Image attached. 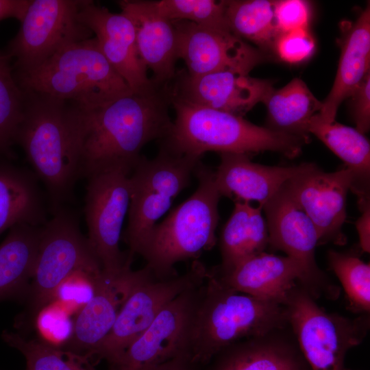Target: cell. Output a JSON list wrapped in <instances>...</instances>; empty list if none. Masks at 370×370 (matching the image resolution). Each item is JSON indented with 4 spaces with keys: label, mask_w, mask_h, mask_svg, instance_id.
I'll use <instances>...</instances> for the list:
<instances>
[{
    "label": "cell",
    "mask_w": 370,
    "mask_h": 370,
    "mask_svg": "<svg viewBox=\"0 0 370 370\" xmlns=\"http://www.w3.org/2000/svg\"><path fill=\"white\" fill-rule=\"evenodd\" d=\"M23 92V114L15 143L44 184L53 212L73 197L75 184L82 177L84 145L92 112L71 101Z\"/></svg>",
    "instance_id": "obj_1"
},
{
    "label": "cell",
    "mask_w": 370,
    "mask_h": 370,
    "mask_svg": "<svg viewBox=\"0 0 370 370\" xmlns=\"http://www.w3.org/2000/svg\"><path fill=\"white\" fill-rule=\"evenodd\" d=\"M171 86L153 80L130 90L90 114L84 145L82 177L123 168L132 171L149 142L162 140L173 121Z\"/></svg>",
    "instance_id": "obj_2"
},
{
    "label": "cell",
    "mask_w": 370,
    "mask_h": 370,
    "mask_svg": "<svg viewBox=\"0 0 370 370\" xmlns=\"http://www.w3.org/2000/svg\"><path fill=\"white\" fill-rule=\"evenodd\" d=\"M175 118L161 145L182 155L201 158L204 153L249 155L264 151L297 156L309 139L258 126L243 116L194 104L172 95Z\"/></svg>",
    "instance_id": "obj_3"
},
{
    "label": "cell",
    "mask_w": 370,
    "mask_h": 370,
    "mask_svg": "<svg viewBox=\"0 0 370 370\" xmlns=\"http://www.w3.org/2000/svg\"><path fill=\"white\" fill-rule=\"evenodd\" d=\"M288 325L284 304L236 291L208 269L194 316L190 354L195 363L207 365L237 341Z\"/></svg>",
    "instance_id": "obj_4"
},
{
    "label": "cell",
    "mask_w": 370,
    "mask_h": 370,
    "mask_svg": "<svg viewBox=\"0 0 370 370\" xmlns=\"http://www.w3.org/2000/svg\"><path fill=\"white\" fill-rule=\"evenodd\" d=\"M193 174L196 190L153 227L138 253L156 280L177 276V262L196 259L216 245L221 195L214 171L200 160Z\"/></svg>",
    "instance_id": "obj_5"
},
{
    "label": "cell",
    "mask_w": 370,
    "mask_h": 370,
    "mask_svg": "<svg viewBox=\"0 0 370 370\" xmlns=\"http://www.w3.org/2000/svg\"><path fill=\"white\" fill-rule=\"evenodd\" d=\"M13 74L23 90L71 101L88 112L132 90L94 36L66 47L34 69Z\"/></svg>",
    "instance_id": "obj_6"
},
{
    "label": "cell",
    "mask_w": 370,
    "mask_h": 370,
    "mask_svg": "<svg viewBox=\"0 0 370 370\" xmlns=\"http://www.w3.org/2000/svg\"><path fill=\"white\" fill-rule=\"evenodd\" d=\"M284 305L288 326L310 369L347 370L345 356L367 335L369 313L351 318L328 312L299 283L288 293Z\"/></svg>",
    "instance_id": "obj_7"
},
{
    "label": "cell",
    "mask_w": 370,
    "mask_h": 370,
    "mask_svg": "<svg viewBox=\"0 0 370 370\" xmlns=\"http://www.w3.org/2000/svg\"><path fill=\"white\" fill-rule=\"evenodd\" d=\"M200 159L173 153L162 146L153 159L140 156L130 176L128 221L121 236L131 256L138 254L157 221L190 185Z\"/></svg>",
    "instance_id": "obj_8"
},
{
    "label": "cell",
    "mask_w": 370,
    "mask_h": 370,
    "mask_svg": "<svg viewBox=\"0 0 370 370\" xmlns=\"http://www.w3.org/2000/svg\"><path fill=\"white\" fill-rule=\"evenodd\" d=\"M102 271L74 212L59 207L42 225L33 275L25 297L34 315L53 299L55 292L76 271Z\"/></svg>",
    "instance_id": "obj_9"
},
{
    "label": "cell",
    "mask_w": 370,
    "mask_h": 370,
    "mask_svg": "<svg viewBox=\"0 0 370 370\" xmlns=\"http://www.w3.org/2000/svg\"><path fill=\"white\" fill-rule=\"evenodd\" d=\"M83 0H30L6 52L13 71L34 69L66 47L93 37L79 16Z\"/></svg>",
    "instance_id": "obj_10"
},
{
    "label": "cell",
    "mask_w": 370,
    "mask_h": 370,
    "mask_svg": "<svg viewBox=\"0 0 370 370\" xmlns=\"http://www.w3.org/2000/svg\"><path fill=\"white\" fill-rule=\"evenodd\" d=\"M131 171L115 168L87 177L84 215L88 240L102 271L116 273L133 257L121 251L122 227L130 202Z\"/></svg>",
    "instance_id": "obj_11"
},
{
    "label": "cell",
    "mask_w": 370,
    "mask_h": 370,
    "mask_svg": "<svg viewBox=\"0 0 370 370\" xmlns=\"http://www.w3.org/2000/svg\"><path fill=\"white\" fill-rule=\"evenodd\" d=\"M207 271L197 260L186 273L171 278L156 280L150 271L133 288L92 357L106 360L110 367L115 365L162 308L184 291L203 284Z\"/></svg>",
    "instance_id": "obj_12"
},
{
    "label": "cell",
    "mask_w": 370,
    "mask_h": 370,
    "mask_svg": "<svg viewBox=\"0 0 370 370\" xmlns=\"http://www.w3.org/2000/svg\"><path fill=\"white\" fill-rule=\"evenodd\" d=\"M269 234V244L286 254L300 266L303 278L299 283L315 299L335 300L340 290L318 267L315 248L319 244L317 230L291 196L286 183L262 206Z\"/></svg>",
    "instance_id": "obj_13"
},
{
    "label": "cell",
    "mask_w": 370,
    "mask_h": 370,
    "mask_svg": "<svg viewBox=\"0 0 370 370\" xmlns=\"http://www.w3.org/2000/svg\"><path fill=\"white\" fill-rule=\"evenodd\" d=\"M204 283L184 291L166 304L109 370H148L190 353V333Z\"/></svg>",
    "instance_id": "obj_14"
},
{
    "label": "cell",
    "mask_w": 370,
    "mask_h": 370,
    "mask_svg": "<svg viewBox=\"0 0 370 370\" xmlns=\"http://www.w3.org/2000/svg\"><path fill=\"white\" fill-rule=\"evenodd\" d=\"M177 38L178 59L190 76L221 71L249 73L265 60L263 51L234 35L230 30L172 21Z\"/></svg>",
    "instance_id": "obj_15"
},
{
    "label": "cell",
    "mask_w": 370,
    "mask_h": 370,
    "mask_svg": "<svg viewBox=\"0 0 370 370\" xmlns=\"http://www.w3.org/2000/svg\"><path fill=\"white\" fill-rule=\"evenodd\" d=\"M352 184L349 169L328 173L313 163L286 182L291 196L314 225L319 243H346L342 227L346 219L347 195Z\"/></svg>",
    "instance_id": "obj_16"
},
{
    "label": "cell",
    "mask_w": 370,
    "mask_h": 370,
    "mask_svg": "<svg viewBox=\"0 0 370 370\" xmlns=\"http://www.w3.org/2000/svg\"><path fill=\"white\" fill-rule=\"evenodd\" d=\"M172 95L201 106L243 116L273 90L270 80L236 71L199 76L179 72L171 82Z\"/></svg>",
    "instance_id": "obj_17"
},
{
    "label": "cell",
    "mask_w": 370,
    "mask_h": 370,
    "mask_svg": "<svg viewBox=\"0 0 370 370\" xmlns=\"http://www.w3.org/2000/svg\"><path fill=\"white\" fill-rule=\"evenodd\" d=\"M128 264L116 273L102 271L90 301L77 312L68 349L88 359L110 332L133 288L150 271H133Z\"/></svg>",
    "instance_id": "obj_18"
},
{
    "label": "cell",
    "mask_w": 370,
    "mask_h": 370,
    "mask_svg": "<svg viewBox=\"0 0 370 370\" xmlns=\"http://www.w3.org/2000/svg\"><path fill=\"white\" fill-rule=\"evenodd\" d=\"M79 16L92 32L104 57L132 90L144 89L153 83L138 54L134 25L125 14L83 0Z\"/></svg>",
    "instance_id": "obj_19"
},
{
    "label": "cell",
    "mask_w": 370,
    "mask_h": 370,
    "mask_svg": "<svg viewBox=\"0 0 370 370\" xmlns=\"http://www.w3.org/2000/svg\"><path fill=\"white\" fill-rule=\"evenodd\" d=\"M288 328V325L226 347L208 364V370H312Z\"/></svg>",
    "instance_id": "obj_20"
},
{
    "label": "cell",
    "mask_w": 370,
    "mask_h": 370,
    "mask_svg": "<svg viewBox=\"0 0 370 370\" xmlns=\"http://www.w3.org/2000/svg\"><path fill=\"white\" fill-rule=\"evenodd\" d=\"M311 164L271 166L255 163L247 154L223 153L214 179L221 197L234 201H257L263 206L288 181Z\"/></svg>",
    "instance_id": "obj_21"
},
{
    "label": "cell",
    "mask_w": 370,
    "mask_h": 370,
    "mask_svg": "<svg viewBox=\"0 0 370 370\" xmlns=\"http://www.w3.org/2000/svg\"><path fill=\"white\" fill-rule=\"evenodd\" d=\"M118 4L132 21L138 54L159 84H169L177 72V38L172 21L156 10L151 1L121 0Z\"/></svg>",
    "instance_id": "obj_22"
},
{
    "label": "cell",
    "mask_w": 370,
    "mask_h": 370,
    "mask_svg": "<svg viewBox=\"0 0 370 370\" xmlns=\"http://www.w3.org/2000/svg\"><path fill=\"white\" fill-rule=\"evenodd\" d=\"M209 271L236 291L282 304L290 290L303 278L300 266L293 259L264 251L227 272L218 273L212 269Z\"/></svg>",
    "instance_id": "obj_23"
},
{
    "label": "cell",
    "mask_w": 370,
    "mask_h": 370,
    "mask_svg": "<svg viewBox=\"0 0 370 370\" xmlns=\"http://www.w3.org/2000/svg\"><path fill=\"white\" fill-rule=\"evenodd\" d=\"M339 45L341 55L336 75L318 113L326 122L335 121L340 105L370 73L369 3L354 22L345 24Z\"/></svg>",
    "instance_id": "obj_24"
},
{
    "label": "cell",
    "mask_w": 370,
    "mask_h": 370,
    "mask_svg": "<svg viewBox=\"0 0 370 370\" xmlns=\"http://www.w3.org/2000/svg\"><path fill=\"white\" fill-rule=\"evenodd\" d=\"M308 133L321 140L352 171L350 190L357 196L360 210L370 206V144L365 134L336 121H324L318 113L310 119Z\"/></svg>",
    "instance_id": "obj_25"
},
{
    "label": "cell",
    "mask_w": 370,
    "mask_h": 370,
    "mask_svg": "<svg viewBox=\"0 0 370 370\" xmlns=\"http://www.w3.org/2000/svg\"><path fill=\"white\" fill-rule=\"evenodd\" d=\"M262 206L234 201V210L220 236L221 263L212 269L218 273L230 271L245 260L263 252L269 245L267 222Z\"/></svg>",
    "instance_id": "obj_26"
},
{
    "label": "cell",
    "mask_w": 370,
    "mask_h": 370,
    "mask_svg": "<svg viewBox=\"0 0 370 370\" xmlns=\"http://www.w3.org/2000/svg\"><path fill=\"white\" fill-rule=\"evenodd\" d=\"M46 217L34 173L0 162V234L18 223L42 225Z\"/></svg>",
    "instance_id": "obj_27"
},
{
    "label": "cell",
    "mask_w": 370,
    "mask_h": 370,
    "mask_svg": "<svg viewBox=\"0 0 370 370\" xmlns=\"http://www.w3.org/2000/svg\"><path fill=\"white\" fill-rule=\"evenodd\" d=\"M42 225L18 223L0 245V301L26 295L33 275Z\"/></svg>",
    "instance_id": "obj_28"
},
{
    "label": "cell",
    "mask_w": 370,
    "mask_h": 370,
    "mask_svg": "<svg viewBox=\"0 0 370 370\" xmlns=\"http://www.w3.org/2000/svg\"><path fill=\"white\" fill-rule=\"evenodd\" d=\"M263 103L267 110V127L307 139L308 123L322 106V101L299 78L278 90L273 88Z\"/></svg>",
    "instance_id": "obj_29"
},
{
    "label": "cell",
    "mask_w": 370,
    "mask_h": 370,
    "mask_svg": "<svg viewBox=\"0 0 370 370\" xmlns=\"http://www.w3.org/2000/svg\"><path fill=\"white\" fill-rule=\"evenodd\" d=\"M225 15L231 32L252 42L258 49L273 50L280 34L274 9V1H225Z\"/></svg>",
    "instance_id": "obj_30"
},
{
    "label": "cell",
    "mask_w": 370,
    "mask_h": 370,
    "mask_svg": "<svg viewBox=\"0 0 370 370\" xmlns=\"http://www.w3.org/2000/svg\"><path fill=\"white\" fill-rule=\"evenodd\" d=\"M3 338L23 355L26 370H96L88 358L68 349L10 332H4Z\"/></svg>",
    "instance_id": "obj_31"
},
{
    "label": "cell",
    "mask_w": 370,
    "mask_h": 370,
    "mask_svg": "<svg viewBox=\"0 0 370 370\" xmlns=\"http://www.w3.org/2000/svg\"><path fill=\"white\" fill-rule=\"evenodd\" d=\"M11 60L0 52V158L10 153L24 110V93L14 77Z\"/></svg>",
    "instance_id": "obj_32"
},
{
    "label": "cell",
    "mask_w": 370,
    "mask_h": 370,
    "mask_svg": "<svg viewBox=\"0 0 370 370\" xmlns=\"http://www.w3.org/2000/svg\"><path fill=\"white\" fill-rule=\"evenodd\" d=\"M328 260L346 293L350 308L369 314L370 310V264L351 253L329 250Z\"/></svg>",
    "instance_id": "obj_33"
},
{
    "label": "cell",
    "mask_w": 370,
    "mask_h": 370,
    "mask_svg": "<svg viewBox=\"0 0 370 370\" xmlns=\"http://www.w3.org/2000/svg\"><path fill=\"white\" fill-rule=\"evenodd\" d=\"M151 3L158 14L170 21H184L230 30L225 15V1L158 0Z\"/></svg>",
    "instance_id": "obj_34"
},
{
    "label": "cell",
    "mask_w": 370,
    "mask_h": 370,
    "mask_svg": "<svg viewBox=\"0 0 370 370\" xmlns=\"http://www.w3.org/2000/svg\"><path fill=\"white\" fill-rule=\"evenodd\" d=\"M72 313L61 303L53 301L36 315V327L42 341L57 347L68 343L72 337L74 322Z\"/></svg>",
    "instance_id": "obj_35"
},
{
    "label": "cell",
    "mask_w": 370,
    "mask_h": 370,
    "mask_svg": "<svg viewBox=\"0 0 370 370\" xmlns=\"http://www.w3.org/2000/svg\"><path fill=\"white\" fill-rule=\"evenodd\" d=\"M101 273H92L82 270L73 272L58 286L53 301L61 303L71 313L80 310L94 296L97 282Z\"/></svg>",
    "instance_id": "obj_36"
},
{
    "label": "cell",
    "mask_w": 370,
    "mask_h": 370,
    "mask_svg": "<svg viewBox=\"0 0 370 370\" xmlns=\"http://www.w3.org/2000/svg\"><path fill=\"white\" fill-rule=\"evenodd\" d=\"M314 50L315 40L308 28L280 34L273 47L278 57L288 64L305 62Z\"/></svg>",
    "instance_id": "obj_37"
},
{
    "label": "cell",
    "mask_w": 370,
    "mask_h": 370,
    "mask_svg": "<svg viewBox=\"0 0 370 370\" xmlns=\"http://www.w3.org/2000/svg\"><path fill=\"white\" fill-rule=\"evenodd\" d=\"M275 17L280 34L308 28L312 17L310 3L304 0L274 1Z\"/></svg>",
    "instance_id": "obj_38"
},
{
    "label": "cell",
    "mask_w": 370,
    "mask_h": 370,
    "mask_svg": "<svg viewBox=\"0 0 370 370\" xmlns=\"http://www.w3.org/2000/svg\"><path fill=\"white\" fill-rule=\"evenodd\" d=\"M356 129L365 134L370 128V73L348 98Z\"/></svg>",
    "instance_id": "obj_39"
},
{
    "label": "cell",
    "mask_w": 370,
    "mask_h": 370,
    "mask_svg": "<svg viewBox=\"0 0 370 370\" xmlns=\"http://www.w3.org/2000/svg\"><path fill=\"white\" fill-rule=\"evenodd\" d=\"M30 0H0V21L14 18L23 19Z\"/></svg>",
    "instance_id": "obj_40"
},
{
    "label": "cell",
    "mask_w": 370,
    "mask_h": 370,
    "mask_svg": "<svg viewBox=\"0 0 370 370\" xmlns=\"http://www.w3.org/2000/svg\"><path fill=\"white\" fill-rule=\"evenodd\" d=\"M190 353L186 352L156 365L148 370H199Z\"/></svg>",
    "instance_id": "obj_41"
},
{
    "label": "cell",
    "mask_w": 370,
    "mask_h": 370,
    "mask_svg": "<svg viewBox=\"0 0 370 370\" xmlns=\"http://www.w3.org/2000/svg\"><path fill=\"white\" fill-rule=\"evenodd\" d=\"M361 216L356 222L360 245L363 251H370V206L360 210Z\"/></svg>",
    "instance_id": "obj_42"
}]
</instances>
